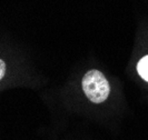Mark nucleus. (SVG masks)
Returning a JSON list of instances; mask_svg holds the SVG:
<instances>
[{
	"instance_id": "obj_1",
	"label": "nucleus",
	"mask_w": 148,
	"mask_h": 140,
	"mask_svg": "<svg viewBox=\"0 0 148 140\" xmlns=\"http://www.w3.org/2000/svg\"><path fill=\"white\" fill-rule=\"evenodd\" d=\"M82 90L91 103L101 104L109 100L112 88L104 72L98 69H90L82 76Z\"/></svg>"
},
{
	"instance_id": "obj_2",
	"label": "nucleus",
	"mask_w": 148,
	"mask_h": 140,
	"mask_svg": "<svg viewBox=\"0 0 148 140\" xmlns=\"http://www.w3.org/2000/svg\"><path fill=\"white\" fill-rule=\"evenodd\" d=\"M135 74L143 82L148 85V53H144L135 62Z\"/></svg>"
},
{
	"instance_id": "obj_3",
	"label": "nucleus",
	"mask_w": 148,
	"mask_h": 140,
	"mask_svg": "<svg viewBox=\"0 0 148 140\" xmlns=\"http://www.w3.org/2000/svg\"><path fill=\"white\" fill-rule=\"evenodd\" d=\"M5 74H6V64L3 60L0 59V80L3 78Z\"/></svg>"
}]
</instances>
